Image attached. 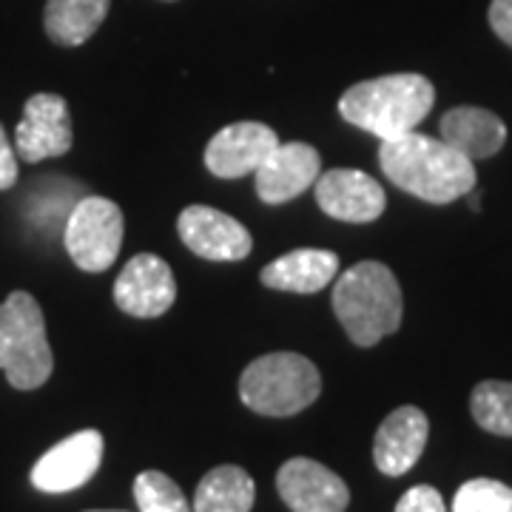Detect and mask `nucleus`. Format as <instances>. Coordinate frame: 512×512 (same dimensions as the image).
I'll return each instance as SVG.
<instances>
[{
	"instance_id": "obj_2",
	"label": "nucleus",
	"mask_w": 512,
	"mask_h": 512,
	"mask_svg": "<svg viewBox=\"0 0 512 512\" xmlns=\"http://www.w3.org/2000/svg\"><path fill=\"white\" fill-rule=\"evenodd\" d=\"M436 103V89L427 77L413 72L384 74L350 86L339 97V114L350 126L379 140H393L416 131Z\"/></svg>"
},
{
	"instance_id": "obj_8",
	"label": "nucleus",
	"mask_w": 512,
	"mask_h": 512,
	"mask_svg": "<svg viewBox=\"0 0 512 512\" xmlns=\"http://www.w3.org/2000/svg\"><path fill=\"white\" fill-rule=\"evenodd\" d=\"M177 299V282L171 265L157 254H137L126 262L114 282L117 308L137 319H157L171 311Z\"/></svg>"
},
{
	"instance_id": "obj_1",
	"label": "nucleus",
	"mask_w": 512,
	"mask_h": 512,
	"mask_svg": "<svg viewBox=\"0 0 512 512\" xmlns=\"http://www.w3.org/2000/svg\"><path fill=\"white\" fill-rule=\"evenodd\" d=\"M379 165L390 183L433 205H447L476 188L473 160L419 131L382 140Z\"/></svg>"
},
{
	"instance_id": "obj_19",
	"label": "nucleus",
	"mask_w": 512,
	"mask_h": 512,
	"mask_svg": "<svg viewBox=\"0 0 512 512\" xmlns=\"http://www.w3.org/2000/svg\"><path fill=\"white\" fill-rule=\"evenodd\" d=\"M254 498V478L237 464H222L205 473L200 481L194 495V512H251Z\"/></svg>"
},
{
	"instance_id": "obj_20",
	"label": "nucleus",
	"mask_w": 512,
	"mask_h": 512,
	"mask_svg": "<svg viewBox=\"0 0 512 512\" xmlns=\"http://www.w3.org/2000/svg\"><path fill=\"white\" fill-rule=\"evenodd\" d=\"M470 410L481 430L512 436V382H481L470 396Z\"/></svg>"
},
{
	"instance_id": "obj_26",
	"label": "nucleus",
	"mask_w": 512,
	"mask_h": 512,
	"mask_svg": "<svg viewBox=\"0 0 512 512\" xmlns=\"http://www.w3.org/2000/svg\"><path fill=\"white\" fill-rule=\"evenodd\" d=\"M89 512H120V510H89Z\"/></svg>"
},
{
	"instance_id": "obj_11",
	"label": "nucleus",
	"mask_w": 512,
	"mask_h": 512,
	"mask_svg": "<svg viewBox=\"0 0 512 512\" xmlns=\"http://www.w3.org/2000/svg\"><path fill=\"white\" fill-rule=\"evenodd\" d=\"M279 498L293 512H345L350 490L342 478L313 458H291L276 473Z\"/></svg>"
},
{
	"instance_id": "obj_25",
	"label": "nucleus",
	"mask_w": 512,
	"mask_h": 512,
	"mask_svg": "<svg viewBox=\"0 0 512 512\" xmlns=\"http://www.w3.org/2000/svg\"><path fill=\"white\" fill-rule=\"evenodd\" d=\"M490 26L507 46H512V0H493L490 3Z\"/></svg>"
},
{
	"instance_id": "obj_16",
	"label": "nucleus",
	"mask_w": 512,
	"mask_h": 512,
	"mask_svg": "<svg viewBox=\"0 0 512 512\" xmlns=\"http://www.w3.org/2000/svg\"><path fill=\"white\" fill-rule=\"evenodd\" d=\"M441 140L467 160H487L507 143V126L501 117L478 106H458L441 117Z\"/></svg>"
},
{
	"instance_id": "obj_22",
	"label": "nucleus",
	"mask_w": 512,
	"mask_h": 512,
	"mask_svg": "<svg viewBox=\"0 0 512 512\" xmlns=\"http://www.w3.org/2000/svg\"><path fill=\"white\" fill-rule=\"evenodd\" d=\"M453 512H512V490L495 478H473L458 487Z\"/></svg>"
},
{
	"instance_id": "obj_14",
	"label": "nucleus",
	"mask_w": 512,
	"mask_h": 512,
	"mask_svg": "<svg viewBox=\"0 0 512 512\" xmlns=\"http://www.w3.org/2000/svg\"><path fill=\"white\" fill-rule=\"evenodd\" d=\"M254 174L259 200L282 205L313 188L322 174V157L308 143H279Z\"/></svg>"
},
{
	"instance_id": "obj_12",
	"label": "nucleus",
	"mask_w": 512,
	"mask_h": 512,
	"mask_svg": "<svg viewBox=\"0 0 512 512\" xmlns=\"http://www.w3.org/2000/svg\"><path fill=\"white\" fill-rule=\"evenodd\" d=\"M276 146L279 137L274 128L245 120L225 126L211 137V143L205 146V165L220 180H237L245 174H254Z\"/></svg>"
},
{
	"instance_id": "obj_17",
	"label": "nucleus",
	"mask_w": 512,
	"mask_h": 512,
	"mask_svg": "<svg viewBox=\"0 0 512 512\" xmlns=\"http://www.w3.org/2000/svg\"><path fill=\"white\" fill-rule=\"evenodd\" d=\"M339 276V256L322 248H299L262 268V285L274 291L316 293Z\"/></svg>"
},
{
	"instance_id": "obj_23",
	"label": "nucleus",
	"mask_w": 512,
	"mask_h": 512,
	"mask_svg": "<svg viewBox=\"0 0 512 512\" xmlns=\"http://www.w3.org/2000/svg\"><path fill=\"white\" fill-rule=\"evenodd\" d=\"M396 512H447L444 510V498L436 487L430 484H416L399 498Z\"/></svg>"
},
{
	"instance_id": "obj_4",
	"label": "nucleus",
	"mask_w": 512,
	"mask_h": 512,
	"mask_svg": "<svg viewBox=\"0 0 512 512\" xmlns=\"http://www.w3.org/2000/svg\"><path fill=\"white\" fill-rule=\"evenodd\" d=\"M322 393V376L299 353H268L245 367L239 399L259 416L285 419L308 410Z\"/></svg>"
},
{
	"instance_id": "obj_21",
	"label": "nucleus",
	"mask_w": 512,
	"mask_h": 512,
	"mask_svg": "<svg viewBox=\"0 0 512 512\" xmlns=\"http://www.w3.org/2000/svg\"><path fill=\"white\" fill-rule=\"evenodd\" d=\"M134 501L140 512H191L177 481L160 470H146L134 478Z\"/></svg>"
},
{
	"instance_id": "obj_13",
	"label": "nucleus",
	"mask_w": 512,
	"mask_h": 512,
	"mask_svg": "<svg viewBox=\"0 0 512 512\" xmlns=\"http://www.w3.org/2000/svg\"><path fill=\"white\" fill-rule=\"evenodd\" d=\"M319 208L342 222H373L384 214V188L356 168H333L313 183Z\"/></svg>"
},
{
	"instance_id": "obj_15",
	"label": "nucleus",
	"mask_w": 512,
	"mask_h": 512,
	"mask_svg": "<svg viewBox=\"0 0 512 512\" xmlns=\"http://www.w3.org/2000/svg\"><path fill=\"white\" fill-rule=\"evenodd\" d=\"M427 436H430V424L419 407L404 404L399 410H393L382 421V427L376 430V439H373L376 467L384 476L393 478L410 473L427 447Z\"/></svg>"
},
{
	"instance_id": "obj_3",
	"label": "nucleus",
	"mask_w": 512,
	"mask_h": 512,
	"mask_svg": "<svg viewBox=\"0 0 512 512\" xmlns=\"http://www.w3.org/2000/svg\"><path fill=\"white\" fill-rule=\"evenodd\" d=\"M333 311L353 345L373 348L402 325L399 279L382 262H359L336 276Z\"/></svg>"
},
{
	"instance_id": "obj_18",
	"label": "nucleus",
	"mask_w": 512,
	"mask_h": 512,
	"mask_svg": "<svg viewBox=\"0 0 512 512\" xmlns=\"http://www.w3.org/2000/svg\"><path fill=\"white\" fill-rule=\"evenodd\" d=\"M111 0H46L43 26L57 46H83L103 26Z\"/></svg>"
},
{
	"instance_id": "obj_7",
	"label": "nucleus",
	"mask_w": 512,
	"mask_h": 512,
	"mask_svg": "<svg viewBox=\"0 0 512 512\" xmlns=\"http://www.w3.org/2000/svg\"><path fill=\"white\" fill-rule=\"evenodd\" d=\"M74 143L72 111L60 94H32L15 128V151L23 163L63 157Z\"/></svg>"
},
{
	"instance_id": "obj_24",
	"label": "nucleus",
	"mask_w": 512,
	"mask_h": 512,
	"mask_svg": "<svg viewBox=\"0 0 512 512\" xmlns=\"http://www.w3.org/2000/svg\"><path fill=\"white\" fill-rule=\"evenodd\" d=\"M20 165H18V151L15 143H9V134L6 128L0 126V191H9L12 185L18 183Z\"/></svg>"
},
{
	"instance_id": "obj_10",
	"label": "nucleus",
	"mask_w": 512,
	"mask_h": 512,
	"mask_svg": "<svg viewBox=\"0 0 512 512\" xmlns=\"http://www.w3.org/2000/svg\"><path fill=\"white\" fill-rule=\"evenodd\" d=\"M177 231L188 251L211 262H237V259H245L254 248V239L242 222L208 205L183 208L177 220Z\"/></svg>"
},
{
	"instance_id": "obj_6",
	"label": "nucleus",
	"mask_w": 512,
	"mask_h": 512,
	"mask_svg": "<svg viewBox=\"0 0 512 512\" xmlns=\"http://www.w3.org/2000/svg\"><path fill=\"white\" fill-rule=\"evenodd\" d=\"M123 228L126 225H123L120 205L92 194V197H83L72 205V211L66 217L63 245L80 271L103 274L120 256Z\"/></svg>"
},
{
	"instance_id": "obj_5",
	"label": "nucleus",
	"mask_w": 512,
	"mask_h": 512,
	"mask_svg": "<svg viewBox=\"0 0 512 512\" xmlns=\"http://www.w3.org/2000/svg\"><path fill=\"white\" fill-rule=\"evenodd\" d=\"M0 370L18 390L43 387L55 370L46 319L32 293L15 291L0 302Z\"/></svg>"
},
{
	"instance_id": "obj_9",
	"label": "nucleus",
	"mask_w": 512,
	"mask_h": 512,
	"mask_svg": "<svg viewBox=\"0 0 512 512\" xmlns=\"http://www.w3.org/2000/svg\"><path fill=\"white\" fill-rule=\"evenodd\" d=\"M103 450L106 444L97 430H80L37 458L32 467V484L40 493H72L89 484L100 470Z\"/></svg>"
}]
</instances>
